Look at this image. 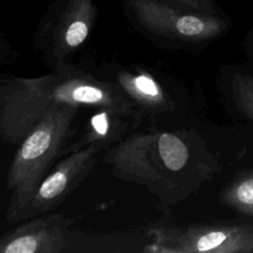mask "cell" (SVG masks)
<instances>
[{
    "label": "cell",
    "instance_id": "obj_1",
    "mask_svg": "<svg viewBox=\"0 0 253 253\" xmlns=\"http://www.w3.org/2000/svg\"><path fill=\"white\" fill-rule=\"evenodd\" d=\"M126 100L111 84L75 68L38 77H0V137L19 144L58 105L96 106L115 114L129 110Z\"/></svg>",
    "mask_w": 253,
    "mask_h": 253
},
{
    "label": "cell",
    "instance_id": "obj_2",
    "mask_svg": "<svg viewBox=\"0 0 253 253\" xmlns=\"http://www.w3.org/2000/svg\"><path fill=\"white\" fill-rule=\"evenodd\" d=\"M78 106L53 107L19 143L7 172L10 200L6 219L13 223L49 173L71 134Z\"/></svg>",
    "mask_w": 253,
    "mask_h": 253
},
{
    "label": "cell",
    "instance_id": "obj_3",
    "mask_svg": "<svg viewBox=\"0 0 253 253\" xmlns=\"http://www.w3.org/2000/svg\"><path fill=\"white\" fill-rule=\"evenodd\" d=\"M96 14L94 0H51L35 32L34 48L52 71L72 65L69 59L89 36Z\"/></svg>",
    "mask_w": 253,
    "mask_h": 253
},
{
    "label": "cell",
    "instance_id": "obj_4",
    "mask_svg": "<svg viewBox=\"0 0 253 253\" xmlns=\"http://www.w3.org/2000/svg\"><path fill=\"white\" fill-rule=\"evenodd\" d=\"M105 145L91 143L71 152L44 177L15 222L47 213L58 208L79 186L96 163V154Z\"/></svg>",
    "mask_w": 253,
    "mask_h": 253
},
{
    "label": "cell",
    "instance_id": "obj_5",
    "mask_svg": "<svg viewBox=\"0 0 253 253\" xmlns=\"http://www.w3.org/2000/svg\"><path fill=\"white\" fill-rule=\"evenodd\" d=\"M137 21L147 30L183 40H207L224 29V22L214 16L191 12L162 0H129Z\"/></svg>",
    "mask_w": 253,
    "mask_h": 253
},
{
    "label": "cell",
    "instance_id": "obj_6",
    "mask_svg": "<svg viewBox=\"0 0 253 253\" xmlns=\"http://www.w3.org/2000/svg\"><path fill=\"white\" fill-rule=\"evenodd\" d=\"M77 217L43 213L26 219L0 236V253H61L66 251L67 228Z\"/></svg>",
    "mask_w": 253,
    "mask_h": 253
},
{
    "label": "cell",
    "instance_id": "obj_7",
    "mask_svg": "<svg viewBox=\"0 0 253 253\" xmlns=\"http://www.w3.org/2000/svg\"><path fill=\"white\" fill-rule=\"evenodd\" d=\"M172 252H248L253 248V232L240 227L191 229L171 237Z\"/></svg>",
    "mask_w": 253,
    "mask_h": 253
},
{
    "label": "cell",
    "instance_id": "obj_8",
    "mask_svg": "<svg viewBox=\"0 0 253 253\" xmlns=\"http://www.w3.org/2000/svg\"><path fill=\"white\" fill-rule=\"evenodd\" d=\"M119 81L123 88L137 101L150 106L163 102V93L158 84L148 75H129L122 73Z\"/></svg>",
    "mask_w": 253,
    "mask_h": 253
},
{
    "label": "cell",
    "instance_id": "obj_9",
    "mask_svg": "<svg viewBox=\"0 0 253 253\" xmlns=\"http://www.w3.org/2000/svg\"><path fill=\"white\" fill-rule=\"evenodd\" d=\"M159 154L165 167L171 171L181 170L188 161V149L175 134L161 133L158 136Z\"/></svg>",
    "mask_w": 253,
    "mask_h": 253
},
{
    "label": "cell",
    "instance_id": "obj_10",
    "mask_svg": "<svg viewBox=\"0 0 253 253\" xmlns=\"http://www.w3.org/2000/svg\"><path fill=\"white\" fill-rule=\"evenodd\" d=\"M222 199L230 207L253 216V174L234 182L226 189Z\"/></svg>",
    "mask_w": 253,
    "mask_h": 253
},
{
    "label": "cell",
    "instance_id": "obj_11",
    "mask_svg": "<svg viewBox=\"0 0 253 253\" xmlns=\"http://www.w3.org/2000/svg\"><path fill=\"white\" fill-rule=\"evenodd\" d=\"M232 89L239 109L253 120V78L235 74L232 78Z\"/></svg>",
    "mask_w": 253,
    "mask_h": 253
},
{
    "label": "cell",
    "instance_id": "obj_12",
    "mask_svg": "<svg viewBox=\"0 0 253 253\" xmlns=\"http://www.w3.org/2000/svg\"><path fill=\"white\" fill-rule=\"evenodd\" d=\"M162 1L177 4L182 7L190 8L194 11L201 12V13H208L211 11V8H212V5L210 2V0H162Z\"/></svg>",
    "mask_w": 253,
    "mask_h": 253
}]
</instances>
